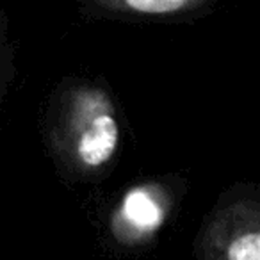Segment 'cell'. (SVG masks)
I'll return each mask as SVG.
<instances>
[{
	"label": "cell",
	"mask_w": 260,
	"mask_h": 260,
	"mask_svg": "<svg viewBox=\"0 0 260 260\" xmlns=\"http://www.w3.org/2000/svg\"><path fill=\"white\" fill-rule=\"evenodd\" d=\"M70 138L73 155L84 168H100L118 148L119 125L102 91L86 89L73 102Z\"/></svg>",
	"instance_id": "1"
},
{
	"label": "cell",
	"mask_w": 260,
	"mask_h": 260,
	"mask_svg": "<svg viewBox=\"0 0 260 260\" xmlns=\"http://www.w3.org/2000/svg\"><path fill=\"white\" fill-rule=\"evenodd\" d=\"M217 260H260V230L256 212L226 214L210 232Z\"/></svg>",
	"instance_id": "2"
},
{
	"label": "cell",
	"mask_w": 260,
	"mask_h": 260,
	"mask_svg": "<svg viewBox=\"0 0 260 260\" xmlns=\"http://www.w3.org/2000/svg\"><path fill=\"white\" fill-rule=\"evenodd\" d=\"M119 217L132 230L145 234L157 230L162 224L164 210L157 196L148 187H136L126 192L119 209Z\"/></svg>",
	"instance_id": "3"
},
{
	"label": "cell",
	"mask_w": 260,
	"mask_h": 260,
	"mask_svg": "<svg viewBox=\"0 0 260 260\" xmlns=\"http://www.w3.org/2000/svg\"><path fill=\"white\" fill-rule=\"evenodd\" d=\"M98 4L102 8L134 13V15L168 16L196 9L202 6V2L200 0H107V2H98Z\"/></svg>",
	"instance_id": "4"
}]
</instances>
